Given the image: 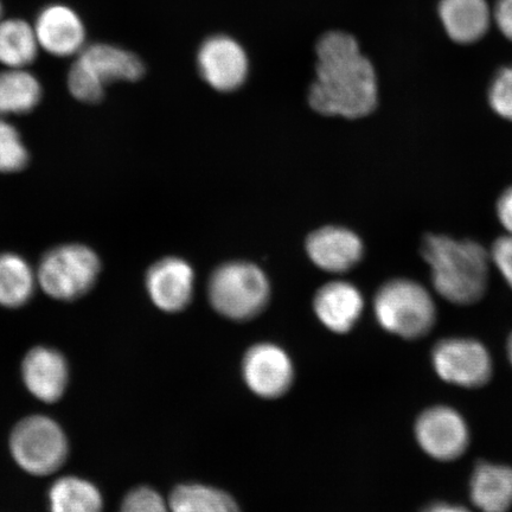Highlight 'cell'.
I'll return each mask as SVG.
<instances>
[{
    "mask_svg": "<svg viewBox=\"0 0 512 512\" xmlns=\"http://www.w3.org/2000/svg\"><path fill=\"white\" fill-rule=\"evenodd\" d=\"M316 80L309 92L313 110L330 117L360 119L377 106L373 64L348 32H325L316 44Z\"/></svg>",
    "mask_w": 512,
    "mask_h": 512,
    "instance_id": "cell-1",
    "label": "cell"
},
{
    "mask_svg": "<svg viewBox=\"0 0 512 512\" xmlns=\"http://www.w3.org/2000/svg\"><path fill=\"white\" fill-rule=\"evenodd\" d=\"M422 258L441 297L457 305L475 304L488 287L490 254L478 242L446 235H427Z\"/></svg>",
    "mask_w": 512,
    "mask_h": 512,
    "instance_id": "cell-2",
    "label": "cell"
},
{
    "mask_svg": "<svg viewBox=\"0 0 512 512\" xmlns=\"http://www.w3.org/2000/svg\"><path fill=\"white\" fill-rule=\"evenodd\" d=\"M145 74L142 60L131 51L95 43L83 48L68 73V88L76 100L96 104L113 82L138 81Z\"/></svg>",
    "mask_w": 512,
    "mask_h": 512,
    "instance_id": "cell-3",
    "label": "cell"
},
{
    "mask_svg": "<svg viewBox=\"0 0 512 512\" xmlns=\"http://www.w3.org/2000/svg\"><path fill=\"white\" fill-rule=\"evenodd\" d=\"M374 309L383 329L407 339L427 335L437 317L430 292L409 279H395L382 286Z\"/></svg>",
    "mask_w": 512,
    "mask_h": 512,
    "instance_id": "cell-4",
    "label": "cell"
},
{
    "mask_svg": "<svg viewBox=\"0 0 512 512\" xmlns=\"http://www.w3.org/2000/svg\"><path fill=\"white\" fill-rule=\"evenodd\" d=\"M100 270L101 262L93 249L69 243L43 256L36 272L37 284L47 296L72 302L92 290Z\"/></svg>",
    "mask_w": 512,
    "mask_h": 512,
    "instance_id": "cell-5",
    "label": "cell"
},
{
    "mask_svg": "<svg viewBox=\"0 0 512 512\" xmlns=\"http://www.w3.org/2000/svg\"><path fill=\"white\" fill-rule=\"evenodd\" d=\"M270 297V285L260 268L232 262L219 268L209 281V299L222 316L246 320L259 315Z\"/></svg>",
    "mask_w": 512,
    "mask_h": 512,
    "instance_id": "cell-6",
    "label": "cell"
},
{
    "mask_svg": "<svg viewBox=\"0 0 512 512\" xmlns=\"http://www.w3.org/2000/svg\"><path fill=\"white\" fill-rule=\"evenodd\" d=\"M10 450L24 471L34 476H48L66 462L68 440L55 420L32 415L18 422L12 431Z\"/></svg>",
    "mask_w": 512,
    "mask_h": 512,
    "instance_id": "cell-7",
    "label": "cell"
},
{
    "mask_svg": "<svg viewBox=\"0 0 512 512\" xmlns=\"http://www.w3.org/2000/svg\"><path fill=\"white\" fill-rule=\"evenodd\" d=\"M432 362L441 379L460 387H482L492 375L488 350L473 339H444L435 345Z\"/></svg>",
    "mask_w": 512,
    "mask_h": 512,
    "instance_id": "cell-8",
    "label": "cell"
},
{
    "mask_svg": "<svg viewBox=\"0 0 512 512\" xmlns=\"http://www.w3.org/2000/svg\"><path fill=\"white\" fill-rule=\"evenodd\" d=\"M197 66L210 87L219 92H233L245 83L249 63L238 41L227 35H215L201 44Z\"/></svg>",
    "mask_w": 512,
    "mask_h": 512,
    "instance_id": "cell-9",
    "label": "cell"
},
{
    "mask_svg": "<svg viewBox=\"0 0 512 512\" xmlns=\"http://www.w3.org/2000/svg\"><path fill=\"white\" fill-rule=\"evenodd\" d=\"M415 435L422 450L441 462L459 458L469 445L465 421L450 407L427 409L416 421Z\"/></svg>",
    "mask_w": 512,
    "mask_h": 512,
    "instance_id": "cell-10",
    "label": "cell"
},
{
    "mask_svg": "<svg viewBox=\"0 0 512 512\" xmlns=\"http://www.w3.org/2000/svg\"><path fill=\"white\" fill-rule=\"evenodd\" d=\"M243 377L256 395L275 399L284 395L293 382V366L284 350L273 344H259L247 351Z\"/></svg>",
    "mask_w": 512,
    "mask_h": 512,
    "instance_id": "cell-11",
    "label": "cell"
},
{
    "mask_svg": "<svg viewBox=\"0 0 512 512\" xmlns=\"http://www.w3.org/2000/svg\"><path fill=\"white\" fill-rule=\"evenodd\" d=\"M34 30L38 46L56 57L79 55L86 43L82 19L67 5L53 4L36 18Z\"/></svg>",
    "mask_w": 512,
    "mask_h": 512,
    "instance_id": "cell-12",
    "label": "cell"
},
{
    "mask_svg": "<svg viewBox=\"0 0 512 512\" xmlns=\"http://www.w3.org/2000/svg\"><path fill=\"white\" fill-rule=\"evenodd\" d=\"M146 287L153 304L160 310L178 312L190 303L194 291V272L181 259L160 260L147 273Z\"/></svg>",
    "mask_w": 512,
    "mask_h": 512,
    "instance_id": "cell-13",
    "label": "cell"
},
{
    "mask_svg": "<svg viewBox=\"0 0 512 512\" xmlns=\"http://www.w3.org/2000/svg\"><path fill=\"white\" fill-rule=\"evenodd\" d=\"M23 381L36 399L59 401L68 384V366L59 351L37 347L28 352L22 366Z\"/></svg>",
    "mask_w": 512,
    "mask_h": 512,
    "instance_id": "cell-14",
    "label": "cell"
},
{
    "mask_svg": "<svg viewBox=\"0 0 512 512\" xmlns=\"http://www.w3.org/2000/svg\"><path fill=\"white\" fill-rule=\"evenodd\" d=\"M307 254L324 271L341 273L360 262L362 241L350 230L326 227L310 235L306 242Z\"/></svg>",
    "mask_w": 512,
    "mask_h": 512,
    "instance_id": "cell-15",
    "label": "cell"
},
{
    "mask_svg": "<svg viewBox=\"0 0 512 512\" xmlns=\"http://www.w3.org/2000/svg\"><path fill=\"white\" fill-rule=\"evenodd\" d=\"M363 298L354 285L336 281L323 286L315 298V311L320 322L337 334H345L360 319Z\"/></svg>",
    "mask_w": 512,
    "mask_h": 512,
    "instance_id": "cell-16",
    "label": "cell"
},
{
    "mask_svg": "<svg viewBox=\"0 0 512 512\" xmlns=\"http://www.w3.org/2000/svg\"><path fill=\"white\" fill-rule=\"evenodd\" d=\"M439 12L447 34L454 42H476L489 29L491 15L486 0H443Z\"/></svg>",
    "mask_w": 512,
    "mask_h": 512,
    "instance_id": "cell-17",
    "label": "cell"
},
{
    "mask_svg": "<svg viewBox=\"0 0 512 512\" xmlns=\"http://www.w3.org/2000/svg\"><path fill=\"white\" fill-rule=\"evenodd\" d=\"M470 494L480 511L508 512L512 507L511 467L479 464L471 478Z\"/></svg>",
    "mask_w": 512,
    "mask_h": 512,
    "instance_id": "cell-18",
    "label": "cell"
},
{
    "mask_svg": "<svg viewBox=\"0 0 512 512\" xmlns=\"http://www.w3.org/2000/svg\"><path fill=\"white\" fill-rule=\"evenodd\" d=\"M41 98L42 86L34 74L16 68L0 72V117L27 114Z\"/></svg>",
    "mask_w": 512,
    "mask_h": 512,
    "instance_id": "cell-19",
    "label": "cell"
},
{
    "mask_svg": "<svg viewBox=\"0 0 512 512\" xmlns=\"http://www.w3.org/2000/svg\"><path fill=\"white\" fill-rule=\"evenodd\" d=\"M36 284V273L27 260L17 254H0V305L15 309L27 304Z\"/></svg>",
    "mask_w": 512,
    "mask_h": 512,
    "instance_id": "cell-20",
    "label": "cell"
},
{
    "mask_svg": "<svg viewBox=\"0 0 512 512\" xmlns=\"http://www.w3.org/2000/svg\"><path fill=\"white\" fill-rule=\"evenodd\" d=\"M38 46L34 27L23 19L0 21V63L24 69L36 60Z\"/></svg>",
    "mask_w": 512,
    "mask_h": 512,
    "instance_id": "cell-21",
    "label": "cell"
},
{
    "mask_svg": "<svg viewBox=\"0 0 512 512\" xmlns=\"http://www.w3.org/2000/svg\"><path fill=\"white\" fill-rule=\"evenodd\" d=\"M51 512H102L104 501L98 488L79 477L56 480L49 492Z\"/></svg>",
    "mask_w": 512,
    "mask_h": 512,
    "instance_id": "cell-22",
    "label": "cell"
},
{
    "mask_svg": "<svg viewBox=\"0 0 512 512\" xmlns=\"http://www.w3.org/2000/svg\"><path fill=\"white\" fill-rule=\"evenodd\" d=\"M172 512H240L238 504L226 492L209 486H178L170 496Z\"/></svg>",
    "mask_w": 512,
    "mask_h": 512,
    "instance_id": "cell-23",
    "label": "cell"
},
{
    "mask_svg": "<svg viewBox=\"0 0 512 512\" xmlns=\"http://www.w3.org/2000/svg\"><path fill=\"white\" fill-rule=\"evenodd\" d=\"M28 162L29 153L21 134L9 121L0 118V174L22 171Z\"/></svg>",
    "mask_w": 512,
    "mask_h": 512,
    "instance_id": "cell-24",
    "label": "cell"
},
{
    "mask_svg": "<svg viewBox=\"0 0 512 512\" xmlns=\"http://www.w3.org/2000/svg\"><path fill=\"white\" fill-rule=\"evenodd\" d=\"M489 101L499 117L512 121V68H505L492 82Z\"/></svg>",
    "mask_w": 512,
    "mask_h": 512,
    "instance_id": "cell-25",
    "label": "cell"
},
{
    "mask_svg": "<svg viewBox=\"0 0 512 512\" xmlns=\"http://www.w3.org/2000/svg\"><path fill=\"white\" fill-rule=\"evenodd\" d=\"M120 512H169V509L156 491L138 488L125 497Z\"/></svg>",
    "mask_w": 512,
    "mask_h": 512,
    "instance_id": "cell-26",
    "label": "cell"
},
{
    "mask_svg": "<svg viewBox=\"0 0 512 512\" xmlns=\"http://www.w3.org/2000/svg\"><path fill=\"white\" fill-rule=\"evenodd\" d=\"M490 259L512 288V236L505 235L492 245Z\"/></svg>",
    "mask_w": 512,
    "mask_h": 512,
    "instance_id": "cell-27",
    "label": "cell"
},
{
    "mask_svg": "<svg viewBox=\"0 0 512 512\" xmlns=\"http://www.w3.org/2000/svg\"><path fill=\"white\" fill-rule=\"evenodd\" d=\"M495 19L502 34L512 41V0H499L495 10Z\"/></svg>",
    "mask_w": 512,
    "mask_h": 512,
    "instance_id": "cell-28",
    "label": "cell"
},
{
    "mask_svg": "<svg viewBox=\"0 0 512 512\" xmlns=\"http://www.w3.org/2000/svg\"><path fill=\"white\" fill-rule=\"evenodd\" d=\"M497 216L499 222L512 236V187L505 190L497 202Z\"/></svg>",
    "mask_w": 512,
    "mask_h": 512,
    "instance_id": "cell-29",
    "label": "cell"
},
{
    "mask_svg": "<svg viewBox=\"0 0 512 512\" xmlns=\"http://www.w3.org/2000/svg\"><path fill=\"white\" fill-rule=\"evenodd\" d=\"M422 512H471L463 507H458V505H452L447 503H435L427 507Z\"/></svg>",
    "mask_w": 512,
    "mask_h": 512,
    "instance_id": "cell-30",
    "label": "cell"
},
{
    "mask_svg": "<svg viewBox=\"0 0 512 512\" xmlns=\"http://www.w3.org/2000/svg\"><path fill=\"white\" fill-rule=\"evenodd\" d=\"M508 355H509V358H510V362L512 364V334L509 338V341H508Z\"/></svg>",
    "mask_w": 512,
    "mask_h": 512,
    "instance_id": "cell-31",
    "label": "cell"
},
{
    "mask_svg": "<svg viewBox=\"0 0 512 512\" xmlns=\"http://www.w3.org/2000/svg\"><path fill=\"white\" fill-rule=\"evenodd\" d=\"M2 12H3L2 3H0V17H2Z\"/></svg>",
    "mask_w": 512,
    "mask_h": 512,
    "instance_id": "cell-32",
    "label": "cell"
}]
</instances>
